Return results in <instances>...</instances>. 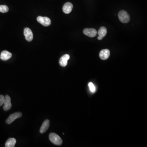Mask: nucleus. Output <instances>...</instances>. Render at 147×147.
I'll return each mask as SVG.
<instances>
[{"instance_id": "13", "label": "nucleus", "mask_w": 147, "mask_h": 147, "mask_svg": "<svg viewBox=\"0 0 147 147\" xmlns=\"http://www.w3.org/2000/svg\"><path fill=\"white\" fill-rule=\"evenodd\" d=\"M50 122L49 120H46L44 121L43 124L42 125L41 127L40 128V132L41 133L43 134L46 132L47 130L48 129L49 126Z\"/></svg>"}, {"instance_id": "16", "label": "nucleus", "mask_w": 147, "mask_h": 147, "mask_svg": "<svg viewBox=\"0 0 147 147\" xmlns=\"http://www.w3.org/2000/svg\"><path fill=\"white\" fill-rule=\"evenodd\" d=\"M88 86H89L90 91L92 93H94L96 91V87H95L94 84L92 83V82L89 83V84H88Z\"/></svg>"}, {"instance_id": "5", "label": "nucleus", "mask_w": 147, "mask_h": 147, "mask_svg": "<svg viewBox=\"0 0 147 147\" xmlns=\"http://www.w3.org/2000/svg\"><path fill=\"white\" fill-rule=\"evenodd\" d=\"M83 34L90 37H94L97 35V30L94 28H86L83 31Z\"/></svg>"}, {"instance_id": "2", "label": "nucleus", "mask_w": 147, "mask_h": 147, "mask_svg": "<svg viewBox=\"0 0 147 147\" xmlns=\"http://www.w3.org/2000/svg\"><path fill=\"white\" fill-rule=\"evenodd\" d=\"M118 17L120 21L126 23L130 21V17L128 13L124 10H121L119 12Z\"/></svg>"}, {"instance_id": "7", "label": "nucleus", "mask_w": 147, "mask_h": 147, "mask_svg": "<svg viewBox=\"0 0 147 147\" xmlns=\"http://www.w3.org/2000/svg\"><path fill=\"white\" fill-rule=\"evenodd\" d=\"M24 35L25 36L26 40L30 42L33 40V33L29 28L26 27L25 29L24 30Z\"/></svg>"}, {"instance_id": "17", "label": "nucleus", "mask_w": 147, "mask_h": 147, "mask_svg": "<svg viewBox=\"0 0 147 147\" xmlns=\"http://www.w3.org/2000/svg\"><path fill=\"white\" fill-rule=\"evenodd\" d=\"M5 97L3 95H0V106H2L4 104Z\"/></svg>"}, {"instance_id": "12", "label": "nucleus", "mask_w": 147, "mask_h": 147, "mask_svg": "<svg viewBox=\"0 0 147 147\" xmlns=\"http://www.w3.org/2000/svg\"><path fill=\"white\" fill-rule=\"evenodd\" d=\"M12 56V53L6 50L3 51L1 52L0 58L3 61H7L11 58Z\"/></svg>"}, {"instance_id": "15", "label": "nucleus", "mask_w": 147, "mask_h": 147, "mask_svg": "<svg viewBox=\"0 0 147 147\" xmlns=\"http://www.w3.org/2000/svg\"><path fill=\"white\" fill-rule=\"evenodd\" d=\"M9 10V8L5 5H0V12L2 13H6Z\"/></svg>"}, {"instance_id": "10", "label": "nucleus", "mask_w": 147, "mask_h": 147, "mask_svg": "<svg viewBox=\"0 0 147 147\" xmlns=\"http://www.w3.org/2000/svg\"><path fill=\"white\" fill-rule=\"evenodd\" d=\"M110 56V51L108 49L102 50L99 53L100 58L103 60H106Z\"/></svg>"}, {"instance_id": "6", "label": "nucleus", "mask_w": 147, "mask_h": 147, "mask_svg": "<svg viewBox=\"0 0 147 147\" xmlns=\"http://www.w3.org/2000/svg\"><path fill=\"white\" fill-rule=\"evenodd\" d=\"M3 109L6 111L11 109L12 105L11 104V98L9 95H6L5 97V101H4Z\"/></svg>"}, {"instance_id": "4", "label": "nucleus", "mask_w": 147, "mask_h": 147, "mask_svg": "<svg viewBox=\"0 0 147 147\" xmlns=\"http://www.w3.org/2000/svg\"><path fill=\"white\" fill-rule=\"evenodd\" d=\"M22 116V114L21 112H16L14 113L11 114L6 120V122L7 124H11L14 121L18 118H20Z\"/></svg>"}, {"instance_id": "11", "label": "nucleus", "mask_w": 147, "mask_h": 147, "mask_svg": "<svg viewBox=\"0 0 147 147\" xmlns=\"http://www.w3.org/2000/svg\"><path fill=\"white\" fill-rule=\"evenodd\" d=\"M107 33V30L105 27H101L100 28L98 32L99 36L98 39L99 40H101L106 35Z\"/></svg>"}, {"instance_id": "14", "label": "nucleus", "mask_w": 147, "mask_h": 147, "mask_svg": "<svg viewBox=\"0 0 147 147\" xmlns=\"http://www.w3.org/2000/svg\"><path fill=\"white\" fill-rule=\"evenodd\" d=\"M17 142V141L14 138H10L6 141L5 144L6 147H14Z\"/></svg>"}, {"instance_id": "3", "label": "nucleus", "mask_w": 147, "mask_h": 147, "mask_svg": "<svg viewBox=\"0 0 147 147\" xmlns=\"http://www.w3.org/2000/svg\"><path fill=\"white\" fill-rule=\"evenodd\" d=\"M37 20L40 24L45 27H48L51 24V21L50 19L47 17L39 16L37 18Z\"/></svg>"}, {"instance_id": "1", "label": "nucleus", "mask_w": 147, "mask_h": 147, "mask_svg": "<svg viewBox=\"0 0 147 147\" xmlns=\"http://www.w3.org/2000/svg\"><path fill=\"white\" fill-rule=\"evenodd\" d=\"M49 140L52 143L55 144L56 145H60L62 144V139L58 135L54 133H52L50 134L49 135Z\"/></svg>"}, {"instance_id": "9", "label": "nucleus", "mask_w": 147, "mask_h": 147, "mask_svg": "<svg viewBox=\"0 0 147 147\" xmlns=\"http://www.w3.org/2000/svg\"><path fill=\"white\" fill-rule=\"evenodd\" d=\"M73 7V6L72 3H70V2L66 3L64 4V5L63 6V12H64L65 14H69L71 12H72Z\"/></svg>"}, {"instance_id": "8", "label": "nucleus", "mask_w": 147, "mask_h": 147, "mask_svg": "<svg viewBox=\"0 0 147 147\" xmlns=\"http://www.w3.org/2000/svg\"><path fill=\"white\" fill-rule=\"evenodd\" d=\"M70 58V56L69 54H65L59 60V64L62 67H65L68 64V61Z\"/></svg>"}]
</instances>
